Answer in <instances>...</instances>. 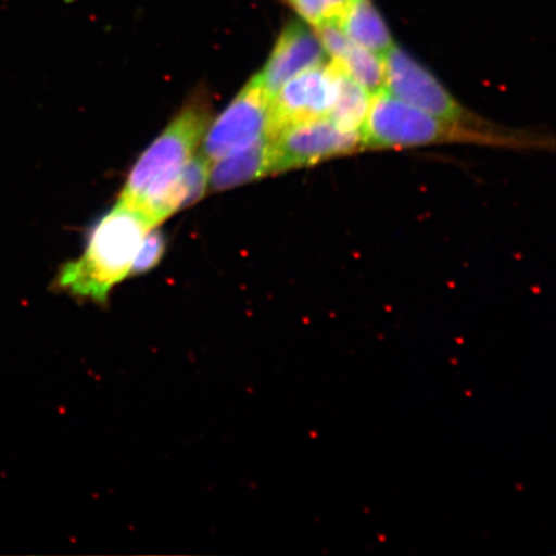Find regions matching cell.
Masks as SVG:
<instances>
[{"mask_svg":"<svg viewBox=\"0 0 556 556\" xmlns=\"http://www.w3.org/2000/svg\"><path fill=\"white\" fill-rule=\"evenodd\" d=\"M152 228L148 215L119 200L94 226L85 253L60 269L53 288L106 304L111 290L130 277L138 248Z\"/></svg>","mask_w":556,"mask_h":556,"instance_id":"obj_1","label":"cell"},{"mask_svg":"<svg viewBox=\"0 0 556 556\" xmlns=\"http://www.w3.org/2000/svg\"><path fill=\"white\" fill-rule=\"evenodd\" d=\"M205 104L191 103L137 160L121 200L143 212L163 193L193 157L207 129Z\"/></svg>","mask_w":556,"mask_h":556,"instance_id":"obj_2","label":"cell"},{"mask_svg":"<svg viewBox=\"0 0 556 556\" xmlns=\"http://www.w3.org/2000/svg\"><path fill=\"white\" fill-rule=\"evenodd\" d=\"M464 135L454 123L438 119L420 109L401 101L386 88L372 94L361 137L368 148H415L455 139Z\"/></svg>","mask_w":556,"mask_h":556,"instance_id":"obj_3","label":"cell"},{"mask_svg":"<svg viewBox=\"0 0 556 556\" xmlns=\"http://www.w3.org/2000/svg\"><path fill=\"white\" fill-rule=\"evenodd\" d=\"M203 156L217 162L270 137V99L256 76L205 131Z\"/></svg>","mask_w":556,"mask_h":556,"instance_id":"obj_4","label":"cell"},{"mask_svg":"<svg viewBox=\"0 0 556 556\" xmlns=\"http://www.w3.org/2000/svg\"><path fill=\"white\" fill-rule=\"evenodd\" d=\"M361 144L359 131L340 128L329 117L291 124L270 137L273 174L350 154Z\"/></svg>","mask_w":556,"mask_h":556,"instance_id":"obj_5","label":"cell"},{"mask_svg":"<svg viewBox=\"0 0 556 556\" xmlns=\"http://www.w3.org/2000/svg\"><path fill=\"white\" fill-rule=\"evenodd\" d=\"M384 88L403 102L448 123L467 119L464 109L432 73L393 46L384 55Z\"/></svg>","mask_w":556,"mask_h":556,"instance_id":"obj_6","label":"cell"},{"mask_svg":"<svg viewBox=\"0 0 556 556\" xmlns=\"http://www.w3.org/2000/svg\"><path fill=\"white\" fill-rule=\"evenodd\" d=\"M337 92L338 67L331 60L294 76L270 100V137L288 125L329 117Z\"/></svg>","mask_w":556,"mask_h":556,"instance_id":"obj_7","label":"cell"},{"mask_svg":"<svg viewBox=\"0 0 556 556\" xmlns=\"http://www.w3.org/2000/svg\"><path fill=\"white\" fill-rule=\"evenodd\" d=\"M315 30L302 23H290L280 34L267 64L256 74L269 99L294 76L328 62Z\"/></svg>","mask_w":556,"mask_h":556,"instance_id":"obj_8","label":"cell"},{"mask_svg":"<svg viewBox=\"0 0 556 556\" xmlns=\"http://www.w3.org/2000/svg\"><path fill=\"white\" fill-rule=\"evenodd\" d=\"M268 174H273V155L270 137H264L249 148L214 162L208 174V185L213 190L224 191L253 182Z\"/></svg>","mask_w":556,"mask_h":556,"instance_id":"obj_9","label":"cell"},{"mask_svg":"<svg viewBox=\"0 0 556 556\" xmlns=\"http://www.w3.org/2000/svg\"><path fill=\"white\" fill-rule=\"evenodd\" d=\"M339 25L353 45L367 51L384 55L394 46L386 21L371 0H356Z\"/></svg>","mask_w":556,"mask_h":556,"instance_id":"obj_10","label":"cell"},{"mask_svg":"<svg viewBox=\"0 0 556 556\" xmlns=\"http://www.w3.org/2000/svg\"><path fill=\"white\" fill-rule=\"evenodd\" d=\"M336 64V62H333ZM337 65V64H336ZM338 92L329 119L345 130L359 131L364 127L372 94L348 76L338 65Z\"/></svg>","mask_w":556,"mask_h":556,"instance_id":"obj_11","label":"cell"},{"mask_svg":"<svg viewBox=\"0 0 556 556\" xmlns=\"http://www.w3.org/2000/svg\"><path fill=\"white\" fill-rule=\"evenodd\" d=\"M368 93L375 94L384 88V61L382 55L351 43L337 60H331Z\"/></svg>","mask_w":556,"mask_h":556,"instance_id":"obj_12","label":"cell"},{"mask_svg":"<svg viewBox=\"0 0 556 556\" xmlns=\"http://www.w3.org/2000/svg\"><path fill=\"white\" fill-rule=\"evenodd\" d=\"M305 23L313 27L339 21L356 0H289Z\"/></svg>","mask_w":556,"mask_h":556,"instance_id":"obj_13","label":"cell"},{"mask_svg":"<svg viewBox=\"0 0 556 556\" xmlns=\"http://www.w3.org/2000/svg\"><path fill=\"white\" fill-rule=\"evenodd\" d=\"M164 253V235L155 228L150 229L138 248L130 276H141L150 273L162 262Z\"/></svg>","mask_w":556,"mask_h":556,"instance_id":"obj_14","label":"cell"}]
</instances>
